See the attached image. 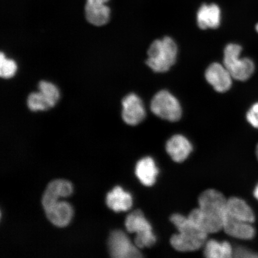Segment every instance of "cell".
<instances>
[{"instance_id":"4","label":"cell","mask_w":258,"mask_h":258,"mask_svg":"<svg viewBox=\"0 0 258 258\" xmlns=\"http://www.w3.org/2000/svg\"><path fill=\"white\" fill-rule=\"evenodd\" d=\"M241 50L240 45L228 44L224 49L223 64L233 79L244 82L253 75L255 66L249 58H241Z\"/></svg>"},{"instance_id":"3","label":"cell","mask_w":258,"mask_h":258,"mask_svg":"<svg viewBox=\"0 0 258 258\" xmlns=\"http://www.w3.org/2000/svg\"><path fill=\"white\" fill-rule=\"evenodd\" d=\"M177 45L172 38L166 37L154 41L148 51L146 63L153 72L165 73L175 63Z\"/></svg>"},{"instance_id":"28","label":"cell","mask_w":258,"mask_h":258,"mask_svg":"<svg viewBox=\"0 0 258 258\" xmlns=\"http://www.w3.org/2000/svg\"><path fill=\"white\" fill-rule=\"evenodd\" d=\"M256 30L258 32V24H257V25H256Z\"/></svg>"},{"instance_id":"2","label":"cell","mask_w":258,"mask_h":258,"mask_svg":"<svg viewBox=\"0 0 258 258\" xmlns=\"http://www.w3.org/2000/svg\"><path fill=\"white\" fill-rule=\"evenodd\" d=\"M170 221L178 230V233L170 238L174 249L180 251H195L206 243L208 234L197 227L188 217L173 214L171 216Z\"/></svg>"},{"instance_id":"23","label":"cell","mask_w":258,"mask_h":258,"mask_svg":"<svg viewBox=\"0 0 258 258\" xmlns=\"http://www.w3.org/2000/svg\"><path fill=\"white\" fill-rule=\"evenodd\" d=\"M246 118L253 127L258 128V102L251 106L247 111Z\"/></svg>"},{"instance_id":"18","label":"cell","mask_w":258,"mask_h":258,"mask_svg":"<svg viewBox=\"0 0 258 258\" xmlns=\"http://www.w3.org/2000/svg\"><path fill=\"white\" fill-rule=\"evenodd\" d=\"M135 173L143 185L150 186L156 182L159 170L157 169L154 160L148 157L138 161Z\"/></svg>"},{"instance_id":"13","label":"cell","mask_w":258,"mask_h":258,"mask_svg":"<svg viewBox=\"0 0 258 258\" xmlns=\"http://www.w3.org/2000/svg\"><path fill=\"white\" fill-rule=\"evenodd\" d=\"M226 214L237 220L252 224L255 220L254 214L250 206L243 200L231 198L227 200Z\"/></svg>"},{"instance_id":"25","label":"cell","mask_w":258,"mask_h":258,"mask_svg":"<svg viewBox=\"0 0 258 258\" xmlns=\"http://www.w3.org/2000/svg\"><path fill=\"white\" fill-rule=\"evenodd\" d=\"M108 1L109 0H87L88 2L104 3V4Z\"/></svg>"},{"instance_id":"26","label":"cell","mask_w":258,"mask_h":258,"mask_svg":"<svg viewBox=\"0 0 258 258\" xmlns=\"http://www.w3.org/2000/svg\"><path fill=\"white\" fill-rule=\"evenodd\" d=\"M253 194L254 198H255L258 201V184L255 187V188H254Z\"/></svg>"},{"instance_id":"27","label":"cell","mask_w":258,"mask_h":258,"mask_svg":"<svg viewBox=\"0 0 258 258\" xmlns=\"http://www.w3.org/2000/svg\"><path fill=\"white\" fill-rule=\"evenodd\" d=\"M256 156H257V160H258V144L256 147Z\"/></svg>"},{"instance_id":"8","label":"cell","mask_w":258,"mask_h":258,"mask_svg":"<svg viewBox=\"0 0 258 258\" xmlns=\"http://www.w3.org/2000/svg\"><path fill=\"white\" fill-rule=\"evenodd\" d=\"M122 118L125 123L136 125L144 120L146 111L143 101L135 93L125 96L122 101Z\"/></svg>"},{"instance_id":"15","label":"cell","mask_w":258,"mask_h":258,"mask_svg":"<svg viewBox=\"0 0 258 258\" xmlns=\"http://www.w3.org/2000/svg\"><path fill=\"white\" fill-rule=\"evenodd\" d=\"M221 9L215 4L203 5L197 15V22L202 30L215 29L221 24Z\"/></svg>"},{"instance_id":"16","label":"cell","mask_w":258,"mask_h":258,"mask_svg":"<svg viewBox=\"0 0 258 258\" xmlns=\"http://www.w3.org/2000/svg\"><path fill=\"white\" fill-rule=\"evenodd\" d=\"M106 205L114 212L127 211L132 208L133 200L130 194L125 192L120 186H116L108 193Z\"/></svg>"},{"instance_id":"10","label":"cell","mask_w":258,"mask_h":258,"mask_svg":"<svg viewBox=\"0 0 258 258\" xmlns=\"http://www.w3.org/2000/svg\"><path fill=\"white\" fill-rule=\"evenodd\" d=\"M73 192L72 183L66 180H54L48 183L42 198L44 209L57 201L60 198H67Z\"/></svg>"},{"instance_id":"17","label":"cell","mask_w":258,"mask_h":258,"mask_svg":"<svg viewBox=\"0 0 258 258\" xmlns=\"http://www.w3.org/2000/svg\"><path fill=\"white\" fill-rule=\"evenodd\" d=\"M85 12L87 20L97 27L107 24L110 16V9L104 3L87 2Z\"/></svg>"},{"instance_id":"7","label":"cell","mask_w":258,"mask_h":258,"mask_svg":"<svg viewBox=\"0 0 258 258\" xmlns=\"http://www.w3.org/2000/svg\"><path fill=\"white\" fill-rule=\"evenodd\" d=\"M109 254L114 258H137L143 256L136 245L121 230L112 231L108 239Z\"/></svg>"},{"instance_id":"5","label":"cell","mask_w":258,"mask_h":258,"mask_svg":"<svg viewBox=\"0 0 258 258\" xmlns=\"http://www.w3.org/2000/svg\"><path fill=\"white\" fill-rule=\"evenodd\" d=\"M125 225L129 233H137L135 244L138 248L149 247L156 243V237L152 227L140 210H137L127 216Z\"/></svg>"},{"instance_id":"14","label":"cell","mask_w":258,"mask_h":258,"mask_svg":"<svg viewBox=\"0 0 258 258\" xmlns=\"http://www.w3.org/2000/svg\"><path fill=\"white\" fill-rule=\"evenodd\" d=\"M167 153L176 162H182L191 153L192 147L187 139L180 135H174L166 144Z\"/></svg>"},{"instance_id":"6","label":"cell","mask_w":258,"mask_h":258,"mask_svg":"<svg viewBox=\"0 0 258 258\" xmlns=\"http://www.w3.org/2000/svg\"><path fill=\"white\" fill-rule=\"evenodd\" d=\"M150 107L157 117L171 122L178 121L182 116L178 100L167 90H161L154 95Z\"/></svg>"},{"instance_id":"1","label":"cell","mask_w":258,"mask_h":258,"mask_svg":"<svg viewBox=\"0 0 258 258\" xmlns=\"http://www.w3.org/2000/svg\"><path fill=\"white\" fill-rule=\"evenodd\" d=\"M227 201L217 190H206L199 197V208L192 210L188 218L206 233H217L223 228Z\"/></svg>"},{"instance_id":"21","label":"cell","mask_w":258,"mask_h":258,"mask_svg":"<svg viewBox=\"0 0 258 258\" xmlns=\"http://www.w3.org/2000/svg\"><path fill=\"white\" fill-rule=\"evenodd\" d=\"M38 89L53 107L59 99L60 93L57 87L53 84L46 81H41L38 85Z\"/></svg>"},{"instance_id":"19","label":"cell","mask_w":258,"mask_h":258,"mask_svg":"<svg viewBox=\"0 0 258 258\" xmlns=\"http://www.w3.org/2000/svg\"><path fill=\"white\" fill-rule=\"evenodd\" d=\"M233 251L228 242L211 240L206 243L204 254L209 258H229L233 256Z\"/></svg>"},{"instance_id":"20","label":"cell","mask_w":258,"mask_h":258,"mask_svg":"<svg viewBox=\"0 0 258 258\" xmlns=\"http://www.w3.org/2000/svg\"><path fill=\"white\" fill-rule=\"evenodd\" d=\"M27 105L32 111H46L53 108V106L40 92L32 93L28 96Z\"/></svg>"},{"instance_id":"24","label":"cell","mask_w":258,"mask_h":258,"mask_svg":"<svg viewBox=\"0 0 258 258\" xmlns=\"http://www.w3.org/2000/svg\"><path fill=\"white\" fill-rule=\"evenodd\" d=\"M233 255L236 257H258V254L243 247H237L233 251Z\"/></svg>"},{"instance_id":"22","label":"cell","mask_w":258,"mask_h":258,"mask_svg":"<svg viewBox=\"0 0 258 258\" xmlns=\"http://www.w3.org/2000/svg\"><path fill=\"white\" fill-rule=\"evenodd\" d=\"M17 70V66L14 60L7 59L3 52L0 55V76L3 79L14 77Z\"/></svg>"},{"instance_id":"9","label":"cell","mask_w":258,"mask_h":258,"mask_svg":"<svg viewBox=\"0 0 258 258\" xmlns=\"http://www.w3.org/2000/svg\"><path fill=\"white\" fill-rule=\"evenodd\" d=\"M205 78L216 91L219 93L230 90L233 79L224 64L217 62L210 64L206 70Z\"/></svg>"},{"instance_id":"11","label":"cell","mask_w":258,"mask_h":258,"mask_svg":"<svg viewBox=\"0 0 258 258\" xmlns=\"http://www.w3.org/2000/svg\"><path fill=\"white\" fill-rule=\"evenodd\" d=\"M48 220L58 227H64L72 220L73 211L72 206L66 202L57 201L44 209Z\"/></svg>"},{"instance_id":"12","label":"cell","mask_w":258,"mask_h":258,"mask_svg":"<svg viewBox=\"0 0 258 258\" xmlns=\"http://www.w3.org/2000/svg\"><path fill=\"white\" fill-rule=\"evenodd\" d=\"M222 229L230 236L242 240H250L255 234V230L251 224L237 220L226 213Z\"/></svg>"}]
</instances>
